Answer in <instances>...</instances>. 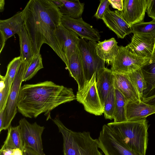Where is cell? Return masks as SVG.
<instances>
[{"label":"cell","mask_w":155,"mask_h":155,"mask_svg":"<svg viewBox=\"0 0 155 155\" xmlns=\"http://www.w3.org/2000/svg\"><path fill=\"white\" fill-rule=\"evenodd\" d=\"M56 34L61 42L66 64L68 60L78 50L80 38L75 32L61 24L57 28Z\"/></svg>","instance_id":"2e32d148"},{"label":"cell","mask_w":155,"mask_h":155,"mask_svg":"<svg viewBox=\"0 0 155 155\" xmlns=\"http://www.w3.org/2000/svg\"><path fill=\"white\" fill-rule=\"evenodd\" d=\"M130 80L137 90L141 100L143 97L144 92L147 88L141 68L127 74Z\"/></svg>","instance_id":"83f0119b"},{"label":"cell","mask_w":155,"mask_h":155,"mask_svg":"<svg viewBox=\"0 0 155 155\" xmlns=\"http://www.w3.org/2000/svg\"><path fill=\"white\" fill-rule=\"evenodd\" d=\"M98 139L99 148L104 155H137L125 146L118 135L107 124L103 126Z\"/></svg>","instance_id":"9c48e42d"},{"label":"cell","mask_w":155,"mask_h":155,"mask_svg":"<svg viewBox=\"0 0 155 155\" xmlns=\"http://www.w3.org/2000/svg\"><path fill=\"white\" fill-rule=\"evenodd\" d=\"M75 99L72 88L51 81L25 84L19 91L17 110L23 116L31 118L44 113L48 120L51 119L53 110Z\"/></svg>","instance_id":"7a4b0ae2"},{"label":"cell","mask_w":155,"mask_h":155,"mask_svg":"<svg viewBox=\"0 0 155 155\" xmlns=\"http://www.w3.org/2000/svg\"><path fill=\"white\" fill-rule=\"evenodd\" d=\"M21 13L31 40L33 56L40 54L41 46L45 43L66 64L61 42L56 34L63 15L59 8L51 0H30Z\"/></svg>","instance_id":"6da1fadb"},{"label":"cell","mask_w":155,"mask_h":155,"mask_svg":"<svg viewBox=\"0 0 155 155\" xmlns=\"http://www.w3.org/2000/svg\"><path fill=\"white\" fill-rule=\"evenodd\" d=\"M13 150V149L9 148L5 149L3 150H0V151H2L3 155H12Z\"/></svg>","instance_id":"f35d334b"},{"label":"cell","mask_w":155,"mask_h":155,"mask_svg":"<svg viewBox=\"0 0 155 155\" xmlns=\"http://www.w3.org/2000/svg\"><path fill=\"white\" fill-rule=\"evenodd\" d=\"M141 100L144 103L155 107V94L148 97H143Z\"/></svg>","instance_id":"e575fe53"},{"label":"cell","mask_w":155,"mask_h":155,"mask_svg":"<svg viewBox=\"0 0 155 155\" xmlns=\"http://www.w3.org/2000/svg\"><path fill=\"white\" fill-rule=\"evenodd\" d=\"M63 6L59 8L63 15L74 19L81 17L84 9V4L78 0H61Z\"/></svg>","instance_id":"cb8c5ba5"},{"label":"cell","mask_w":155,"mask_h":155,"mask_svg":"<svg viewBox=\"0 0 155 155\" xmlns=\"http://www.w3.org/2000/svg\"><path fill=\"white\" fill-rule=\"evenodd\" d=\"M43 66L41 54H39L33 56L30 61L29 66L24 75L23 81L31 79Z\"/></svg>","instance_id":"f1b7e54d"},{"label":"cell","mask_w":155,"mask_h":155,"mask_svg":"<svg viewBox=\"0 0 155 155\" xmlns=\"http://www.w3.org/2000/svg\"><path fill=\"white\" fill-rule=\"evenodd\" d=\"M5 4V1L4 0H1L0 1V12H2L4 10Z\"/></svg>","instance_id":"60d3db41"},{"label":"cell","mask_w":155,"mask_h":155,"mask_svg":"<svg viewBox=\"0 0 155 155\" xmlns=\"http://www.w3.org/2000/svg\"><path fill=\"white\" fill-rule=\"evenodd\" d=\"M150 58H143L132 53L127 45L119 46L118 53L111 65L113 73L128 74L141 68Z\"/></svg>","instance_id":"52a82bcc"},{"label":"cell","mask_w":155,"mask_h":155,"mask_svg":"<svg viewBox=\"0 0 155 155\" xmlns=\"http://www.w3.org/2000/svg\"><path fill=\"white\" fill-rule=\"evenodd\" d=\"M30 61L26 62L22 61L17 71L7 100L3 124L2 128L0 129V133L3 130L8 129L11 125V122L17 113V101L19 91Z\"/></svg>","instance_id":"8992f818"},{"label":"cell","mask_w":155,"mask_h":155,"mask_svg":"<svg viewBox=\"0 0 155 155\" xmlns=\"http://www.w3.org/2000/svg\"><path fill=\"white\" fill-rule=\"evenodd\" d=\"M66 65L70 75L77 83L78 91L81 90L84 87L86 81L82 59L78 48L68 60Z\"/></svg>","instance_id":"ffe728a7"},{"label":"cell","mask_w":155,"mask_h":155,"mask_svg":"<svg viewBox=\"0 0 155 155\" xmlns=\"http://www.w3.org/2000/svg\"><path fill=\"white\" fill-rule=\"evenodd\" d=\"M116 97L114 88L110 92L107 97L104 105V117L106 119H114Z\"/></svg>","instance_id":"4dcf8cb0"},{"label":"cell","mask_w":155,"mask_h":155,"mask_svg":"<svg viewBox=\"0 0 155 155\" xmlns=\"http://www.w3.org/2000/svg\"><path fill=\"white\" fill-rule=\"evenodd\" d=\"M102 20L106 26L115 33L118 38L123 39L132 33L131 27L122 18L120 11H112L108 8Z\"/></svg>","instance_id":"5bb4252c"},{"label":"cell","mask_w":155,"mask_h":155,"mask_svg":"<svg viewBox=\"0 0 155 155\" xmlns=\"http://www.w3.org/2000/svg\"><path fill=\"white\" fill-rule=\"evenodd\" d=\"M52 2L58 8H60L63 5L61 0H51Z\"/></svg>","instance_id":"74e56055"},{"label":"cell","mask_w":155,"mask_h":155,"mask_svg":"<svg viewBox=\"0 0 155 155\" xmlns=\"http://www.w3.org/2000/svg\"><path fill=\"white\" fill-rule=\"evenodd\" d=\"M12 155H23V150L19 148L13 149Z\"/></svg>","instance_id":"ab89813d"},{"label":"cell","mask_w":155,"mask_h":155,"mask_svg":"<svg viewBox=\"0 0 155 155\" xmlns=\"http://www.w3.org/2000/svg\"><path fill=\"white\" fill-rule=\"evenodd\" d=\"M5 108L0 111V129L2 128L3 124Z\"/></svg>","instance_id":"8d00e7d4"},{"label":"cell","mask_w":155,"mask_h":155,"mask_svg":"<svg viewBox=\"0 0 155 155\" xmlns=\"http://www.w3.org/2000/svg\"><path fill=\"white\" fill-rule=\"evenodd\" d=\"M116 97L114 122L119 123L127 121L126 114V105L128 101L117 89L115 88Z\"/></svg>","instance_id":"484cf974"},{"label":"cell","mask_w":155,"mask_h":155,"mask_svg":"<svg viewBox=\"0 0 155 155\" xmlns=\"http://www.w3.org/2000/svg\"><path fill=\"white\" fill-rule=\"evenodd\" d=\"M52 120L62 135L64 155H103L98 149V139L92 138L90 132H75L68 129L58 116Z\"/></svg>","instance_id":"277c9868"},{"label":"cell","mask_w":155,"mask_h":155,"mask_svg":"<svg viewBox=\"0 0 155 155\" xmlns=\"http://www.w3.org/2000/svg\"><path fill=\"white\" fill-rule=\"evenodd\" d=\"M61 25L75 32L80 38L94 42L99 41L100 35L98 31L84 21L82 18L77 19L63 15Z\"/></svg>","instance_id":"8fae6325"},{"label":"cell","mask_w":155,"mask_h":155,"mask_svg":"<svg viewBox=\"0 0 155 155\" xmlns=\"http://www.w3.org/2000/svg\"><path fill=\"white\" fill-rule=\"evenodd\" d=\"M153 54H155V42L154 49H153Z\"/></svg>","instance_id":"b9f144b4"},{"label":"cell","mask_w":155,"mask_h":155,"mask_svg":"<svg viewBox=\"0 0 155 155\" xmlns=\"http://www.w3.org/2000/svg\"><path fill=\"white\" fill-rule=\"evenodd\" d=\"M155 113V107L141 101L136 102L128 101L126 107L127 121L140 120L146 118L148 116Z\"/></svg>","instance_id":"d6986e66"},{"label":"cell","mask_w":155,"mask_h":155,"mask_svg":"<svg viewBox=\"0 0 155 155\" xmlns=\"http://www.w3.org/2000/svg\"><path fill=\"white\" fill-rule=\"evenodd\" d=\"M97 43L80 38L78 47L82 59L86 82L91 79L94 73H96V79L97 76L106 68L105 62L97 54Z\"/></svg>","instance_id":"5b68a950"},{"label":"cell","mask_w":155,"mask_h":155,"mask_svg":"<svg viewBox=\"0 0 155 155\" xmlns=\"http://www.w3.org/2000/svg\"><path fill=\"white\" fill-rule=\"evenodd\" d=\"M147 6V0H124L121 16L131 27L144 22Z\"/></svg>","instance_id":"7c38bea8"},{"label":"cell","mask_w":155,"mask_h":155,"mask_svg":"<svg viewBox=\"0 0 155 155\" xmlns=\"http://www.w3.org/2000/svg\"><path fill=\"white\" fill-rule=\"evenodd\" d=\"M110 3L108 0H101L94 16L98 19H102L107 9L109 8Z\"/></svg>","instance_id":"1f68e13d"},{"label":"cell","mask_w":155,"mask_h":155,"mask_svg":"<svg viewBox=\"0 0 155 155\" xmlns=\"http://www.w3.org/2000/svg\"><path fill=\"white\" fill-rule=\"evenodd\" d=\"M107 125L118 135L125 146L137 155H146L148 125L146 118Z\"/></svg>","instance_id":"3957f363"},{"label":"cell","mask_w":155,"mask_h":155,"mask_svg":"<svg viewBox=\"0 0 155 155\" xmlns=\"http://www.w3.org/2000/svg\"><path fill=\"white\" fill-rule=\"evenodd\" d=\"M76 98L87 112L96 116L104 113V107L97 89L96 73L89 81L86 82L82 89L78 91Z\"/></svg>","instance_id":"ba28073f"},{"label":"cell","mask_w":155,"mask_h":155,"mask_svg":"<svg viewBox=\"0 0 155 155\" xmlns=\"http://www.w3.org/2000/svg\"><path fill=\"white\" fill-rule=\"evenodd\" d=\"M131 27L133 34L148 35L155 38V20L140 22L133 25Z\"/></svg>","instance_id":"f546056e"},{"label":"cell","mask_w":155,"mask_h":155,"mask_svg":"<svg viewBox=\"0 0 155 155\" xmlns=\"http://www.w3.org/2000/svg\"><path fill=\"white\" fill-rule=\"evenodd\" d=\"M0 155H3V153L2 151H0Z\"/></svg>","instance_id":"7bdbcfd3"},{"label":"cell","mask_w":155,"mask_h":155,"mask_svg":"<svg viewBox=\"0 0 155 155\" xmlns=\"http://www.w3.org/2000/svg\"><path fill=\"white\" fill-rule=\"evenodd\" d=\"M23 148L29 147L41 155H45L43 149L41 135L45 129L36 122L31 124L24 118L19 122Z\"/></svg>","instance_id":"30bf717a"},{"label":"cell","mask_w":155,"mask_h":155,"mask_svg":"<svg viewBox=\"0 0 155 155\" xmlns=\"http://www.w3.org/2000/svg\"><path fill=\"white\" fill-rule=\"evenodd\" d=\"M119 47L115 39L112 38L98 41L96 49L98 56L108 65H111L118 53Z\"/></svg>","instance_id":"7402d4cb"},{"label":"cell","mask_w":155,"mask_h":155,"mask_svg":"<svg viewBox=\"0 0 155 155\" xmlns=\"http://www.w3.org/2000/svg\"><path fill=\"white\" fill-rule=\"evenodd\" d=\"M96 86L104 107L107 97L114 88V74L111 69L105 68L99 74L96 78Z\"/></svg>","instance_id":"44dd1931"},{"label":"cell","mask_w":155,"mask_h":155,"mask_svg":"<svg viewBox=\"0 0 155 155\" xmlns=\"http://www.w3.org/2000/svg\"><path fill=\"white\" fill-rule=\"evenodd\" d=\"M17 34L19 39L20 56L22 61H28L33 57L32 47L31 39L24 25Z\"/></svg>","instance_id":"d4e9b609"},{"label":"cell","mask_w":155,"mask_h":155,"mask_svg":"<svg viewBox=\"0 0 155 155\" xmlns=\"http://www.w3.org/2000/svg\"><path fill=\"white\" fill-rule=\"evenodd\" d=\"M114 87L117 89L128 101L136 102L141 100L135 87L127 74L113 73Z\"/></svg>","instance_id":"ac0fdd59"},{"label":"cell","mask_w":155,"mask_h":155,"mask_svg":"<svg viewBox=\"0 0 155 155\" xmlns=\"http://www.w3.org/2000/svg\"><path fill=\"white\" fill-rule=\"evenodd\" d=\"M22 62L19 56L14 58L7 66L6 74L4 78V87L0 90V111L5 108L15 75Z\"/></svg>","instance_id":"e0dca14e"},{"label":"cell","mask_w":155,"mask_h":155,"mask_svg":"<svg viewBox=\"0 0 155 155\" xmlns=\"http://www.w3.org/2000/svg\"><path fill=\"white\" fill-rule=\"evenodd\" d=\"M23 155H41L34 150L29 147H25L23 150Z\"/></svg>","instance_id":"d590c367"},{"label":"cell","mask_w":155,"mask_h":155,"mask_svg":"<svg viewBox=\"0 0 155 155\" xmlns=\"http://www.w3.org/2000/svg\"><path fill=\"white\" fill-rule=\"evenodd\" d=\"M147 88L150 91L155 88V54H153L149 61L141 68ZM146 89V90H147Z\"/></svg>","instance_id":"4316f807"},{"label":"cell","mask_w":155,"mask_h":155,"mask_svg":"<svg viewBox=\"0 0 155 155\" xmlns=\"http://www.w3.org/2000/svg\"><path fill=\"white\" fill-rule=\"evenodd\" d=\"M155 42L152 36L134 34L128 46L133 54L143 58H151L153 55Z\"/></svg>","instance_id":"4fadbf2b"},{"label":"cell","mask_w":155,"mask_h":155,"mask_svg":"<svg viewBox=\"0 0 155 155\" xmlns=\"http://www.w3.org/2000/svg\"><path fill=\"white\" fill-rule=\"evenodd\" d=\"M108 1L113 8L120 11L122 10L124 0H108Z\"/></svg>","instance_id":"836d02e7"},{"label":"cell","mask_w":155,"mask_h":155,"mask_svg":"<svg viewBox=\"0 0 155 155\" xmlns=\"http://www.w3.org/2000/svg\"><path fill=\"white\" fill-rule=\"evenodd\" d=\"M8 130L7 137L0 150L19 148L23 150V144L19 125L16 127L10 125Z\"/></svg>","instance_id":"603a6c76"},{"label":"cell","mask_w":155,"mask_h":155,"mask_svg":"<svg viewBox=\"0 0 155 155\" xmlns=\"http://www.w3.org/2000/svg\"><path fill=\"white\" fill-rule=\"evenodd\" d=\"M24 25L21 12H18L8 19L0 20V53L4 48L7 40L17 33Z\"/></svg>","instance_id":"9a60e30c"},{"label":"cell","mask_w":155,"mask_h":155,"mask_svg":"<svg viewBox=\"0 0 155 155\" xmlns=\"http://www.w3.org/2000/svg\"><path fill=\"white\" fill-rule=\"evenodd\" d=\"M147 12L148 15L155 21V0H147Z\"/></svg>","instance_id":"d6a6232c"}]
</instances>
